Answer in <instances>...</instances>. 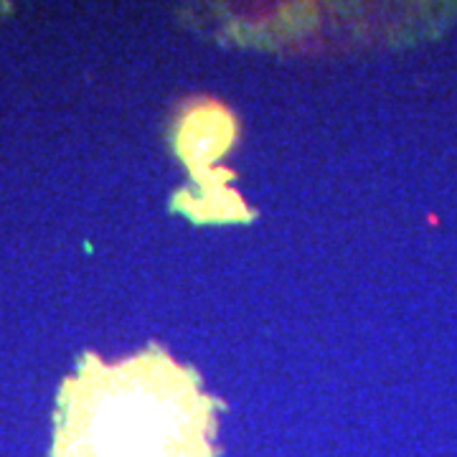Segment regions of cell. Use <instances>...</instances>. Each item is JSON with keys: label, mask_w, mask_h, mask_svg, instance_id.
I'll return each mask as SVG.
<instances>
[{"label": "cell", "mask_w": 457, "mask_h": 457, "mask_svg": "<svg viewBox=\"0 0 457 457\" xmlns=\"http://www.w3.org/2000/svg\"><path fill=\"white\" fill-rule=\"evenodd\" d=\"M221 407L155 343L117 366L87 353L59 392L54 457H216Z\"/></svg>", "instance_id": "6da1fadb"}]
</instances>
